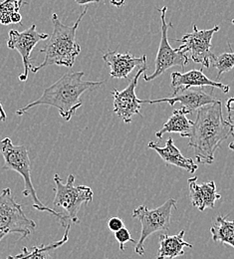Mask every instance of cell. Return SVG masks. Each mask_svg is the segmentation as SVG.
I'll use <instances>...</instances> for the list:
<instances>
[{
  "label": "cell",
  "mask_w": 234,
  "mask_h": 259,
  "mask_svg": "<svg viewBox=\"0 0 234 259\" xmlns=\"http://www.w3.org/2000/svg\"><path fill=\"white\" fill-rule=\"evenodd\" d=\"M230 135L231 126L223 119L222 103L219 100L200 108L189 138V146L195 151L197 162L211 164L216 150Z\"/></svg>",
  "instance_id": "1"
},
{
  "label": "cell",
  "mask_w": 234,
  "mask_h": 259,
  "mask_svg": "<svg viewBox=\"0 0 234 259\" xmlns=\"http://www.w3.org/2000/svg\"><path fill=\"white\" fill-rule=\"evenodd\" d=\"M84 72H71L62 76L57 82L44 90L42 96L16 111L17 116L26 114L37 106H51L57 108L60 116L69 122L83 103L81 96L88 90L99 87L105 81H84Z\"/></svg>",
  "instance_id": "2"
},
{
  "label": "cell",
  "mask_w": 234,
  "mask_h": 259,
  "mask_svg": "<svg viewBox=\"0 0 234 259\" xmlns=\"http://www.w3.org/2000/svg\"><path fill=\"white\" fill-rule=\"evenodd\" d=\"M87 11L88 7L82 11L72 26L63 24L56 13L52 14L53 32L49 36L45 47L40 50V53L45 54V58L41 64L36 67L34 66L31 69L33 73H37L41 69L51 65L64 66L67 68L73 67L76 58L81 52V47L77 41L76 32Z\"/></svg>",
  "instance_id": "3"
},
{
  "label": "cell",
  "mask_w": 234,
  "mask_h": 259,
  "mask_svg": "<svg viewBox=\"0 0 234 259\" xmlns=\"http://www.w3.org/2000/svg\"><path fill=\"white\" fill-rule=\"evenodd\" d=\"M55 197L53 200L54 210L59 214L58 222L62 227H71L79 223L78 212L83 203H90L93 200L94 193L87 186H78L75 184V177L70 175L67 183H62L59 175L54 176Z\"/></svg>",
  "instance_id": "4"
},
{
  "label": "cell",
  "mask_w": 234,
  "mask_h": 259,
  "mask_svg": "<svg viewBox=\"0 0 234 259\" xmlns=\"http://www.w3.org/2000/svg\"><path fill=\"white\" fill-rule=\"evenodd\" d=\"M0 153L4 159V165L2 168L14 170L23 178L25 189L22 194L24 196L32 197L34 208L39 211H47L58 219L59 214L53 208L44 205L37 196L31 180V162L27 148L23 145L15 146L9 138H5L0 142Z\"/></svg>",
  "instance_id": "5"
},
{
  "label": "cell",
  "mask_w": 234,
  "mask_h": 259,
  "mask_svg": "<svg viewBox=\"0 0 234 259\" xmlns=\"http://www.w3.org/2000/svg\"><path fill=\"white\" fill-rule=\"evenodd\" d=\"M176 208V200L173 198L167 199L164 204L155 209H149L145 204L134 208L133 218L138 220L142 225L139 239L134 244L135 253L143 256L146 253L145 242L147 238L155 232L166 231L168 229L172 211Z\"/></svg>",
  "instance_id": "6"
},
{
  "label": "cell",
  "mask_w": 234,
  "mask_h": 259,
  "mask_svg": "<svg viewBox=\"0 0 234 259\" xmlns=\"http://www.w3.org/2000/svg\"><path fill=\"white\" fill-rule=\"evenodd\" d=\"M36 229V224L28 219L22 205L15 201L9 188L0 194V241L9 233H19L26 238Z\"/></svg>",
  "instance_id": "7"
},
{
  "label": "cell",
  "mask_w": 234,
  "mask_h": 259,
  "mask_svg": "<svg viewBox=\"0 0 234 259\" xmlns=\"http://www.w3.org/2000/svg\"><path fill=\"white\" fill-rule=\"evenodd\" d=\"M158 10L161 12V19H162V39H161L160 47L156 57L155 72L151 75H147V74L143 75L144 80L147 82L153 81L158 77L162 76L171 67L179 66L181 68H184L190 60V57L188 56V54L184 53L180 47L172 49L171 46L169 45L168 38H167V31H168V27L170 26V23L168 24L166 20L167 6L159 8Z\"/></svg>",
  "instance_id": "8"
},
{
  "label": "cell",
  "mask_w": 234,
  "mask_h": 259,
  "mask_svg": "<svg viewBox=\"0 0 234 259\" xmlns=\"http://www.w3.org/2000/svg\"><path fill=\"white\" fill-rule=\"evenodd\" d=\"M220 27L218 25L211 29L200 30L197 25H194L193 32L184 34L180 39H174L176 42L182 43L179 47L184 53L191 54V59L205 68H209L214 57L211 52V40L214 33L218 32Z\"/></svg>",
  "instance_id": "9"
},
{
  "label": "cell",
  "mask_w": 234,
  "mask_h": 259,
  "mask_svg": "<svg viewBox=\"0 0 234 259\" xmlns=\"http://www.w3.org/2000/svg\"><path fill=\"white\" fill-rule=\"evenodd\" d=\"M49 36L46 33H39L36 29V25L33 24L30 28L23 32H19L15 29H12L8 34L7 47L12 50H17L21 55L22 62L24 66V72L20 75V81L24 82L27 80L29 72L34 66L31 63V52L34 47L39 41L48 39Z\"/></svg>",
  "instance_id": "10"
},
{
  "label": "cell",
  "mask_w": 234,
  "mask_h": 259,
  "mask_svg": "<svg viewBox=\"0 0 234 259\" xmlns=\"http://www.w3.org/2000/svg\"><path fill=\"white\" fill-rule=\"evenodd\" d=\"M147 69V66L141 68L126 89L122 91L114 89L112 91L114 97V112L125 124H131L134 115L141 116V100L135 95V88L139 77L145 74Z\"/></svg>",
  "instance_id": "11"
},
{
  "label": "cell",
  "mask_w": 234,
  "mask_h": 259,
  "mask_svg": "<svg viewBox=\"0 0 234 259\" xmlns=\"http://www.w3.org/2000/svg\"><path fill=\"white\" fill-rule=\"evenodd\" d=\"M216 101L218 100L213 96L212 93H207L204 87H192L172 92V97L158 100H141V104L153 105L168 103L170 106H173L175 103L179 102L181 104V108H183L189 114H192L201 107L215 103Z\"/></svg>",
  "instance_id": "12"
},
{
  "label": "cell",
  "mask_w": 234,
  "mask_h": 259,
  "mask_svg": "<svg viewBox=\"0 0 234 259\" xmlns=\"http://www.w3.org/2000/svg\"><path fill=\"white\" fill-rule=\"evenodd\" d=\"M103 60L110 67V75L114 79H128L136 68H144L147 56L134 57L130 52L122 54L116 51H108L103 55Z\"/></svg>",
  "instance_id": "13"
},
{
  "label": "cell",
  "mask_w": 234,
  "mask_h": 259,
  "mask_svg": "<svg viewBox=\"0 0 234 259\" xmlns=\"http://www.w3.org/2000/svg\"><path fill=\"white\" fill-rule=\"evenodd\" d=\"M171 87L173 92L178 91L180 89H188L192 87H212L218 88L223 93L227 94L230 90V87L225 84H221L207 78L201 70H191L186 73L172 72L171 73Z\"/></svg>",
  "instance_id": "14"
},
{
  "label": "cell",
  "mask_w": 234,
  "mask_h": 259,
  "mask_svg": "<svg viewBox=\"0 0 234 259\" xmlns=\"http://www.w3.org/2000/svg\"><path fill=\"white\" fill-rule=\"evenodd\" d=\"M198 177L189 179L190 197L192 204L204 211L206 208H213L216 200L221 198V195L217 194L216 186L213 181L198 185Z\"/></svg>",
  "instance_id": "15"
},
{
  "label": "cell",
  "mask_w": 234,
  "mask_h": 259,
  "mask_svg": "<svg viewBox=\"0 0 234 259\" xmlns=\"http://www.w3.org/2000/svg\"><path fill=\"white\" fill-rule=\"evenodd\" d=\"M148 147L149 149L156 151L167 165H174L192 174L196 172L199 168V165L195 163L193 159H188L180 153V151L174 146L171 137L167 139L165 147H161L159 144L154 142H150Z\"/></svg>",
  "instance_id": "16"
},
{
  "label": "cell",
  "mask_w": 234,
  "mask_h": 259,
  "mask_svg": "<svg viewBox=\"0 0 234 259\" xmlns=\"http://www.w3.org/2000/svg\"><path fill=\"white\" fill-rule=\"evenodd\" d=\"M185 234L184 230H181L177 234L167 235L163 234L160 236V249L157 259H174L184 255V248H193V244L186 242L183 239Z\"/></svg>",
  "instance_id": "17"
},
{
  "label": "cell",
  "mask_w": 234,
  "mask_h": 259,
  "mask_svg": "<svg viewBox=\"0 0 234 259\" xmlns=\"http://www.w3.org/2000/svg\"><path fill=\"white\" fill-rule=\"evenodd\" d=\"M189 113L180 107V109L174 110L172 115L163 126V128L156 133V137L163 139V136L166 133H176L179 134L182 138H190L194 122L189 120Z\"/></svg>",
  "instance_id": "18"
},
{
  "label": "cell",
  "mask_w": 234,
  "mask_h": 259,
  "mask_svg": "<svg viewBox=\"0 0 234 259\" xmlns=\"http://www.w3.org/2000/svg\"><path fill=\"white\" fill-rule=\"evenodd\" d=\"M210 233L214 242L230 245L234 248V220L227 221L226 217L218 215L210 227Z\"/></svg>",
  "instance_id": "19"
},
{
  "label": "cell",
  "mask_w": 234,
  "mask_h": 259,
  "mask_svg": "<svg viewBox=\"0 0 234 259\" xmlns=\"http://www.w3.org/2000/svg\"><path fill=\"white\" fill-rule=\"evenodd\" d=\"M71 227H65V232L61 240L55 241L52 243H49L48 245H41V246H35L30 251L24 247L20 254L14 255V256H8L7 259H52L49 254V251H53L56 248H59L64 243H66L69 239V232Z\"/></svg>",
  "instance_id": "20"
},
{
  "label": "cell",
  "mask_w": 234,
  "mask_h": 259,
  "mask_svg": "<svg viewBox=\"0 0 234 259\" xmlns=\"http://www.w3.org/2000/svg\"><path fill=\"white\" fill-rule=\"evenodd\" d=\"M24 0H0V23L3 25L18 24L22 21L19 9Z\"/></svg>",
  "instance_id": "21"
},
{
  "label": "cell",
  "mask_w": 234,
  "mask_h": 259,
  "mask_svg": "<svg viewBox=\"0 0 234 259\" xmlns=\"http://www.w3.org/2000/svg\"><path fill=\"white\" fill-rule=\"evenodd\" d=\"M212 64L217 70V78L220 79L223 73L229 72L234 68V52H224L218 56L213 57Z\"/></svg>",
  "instance_id": "22"
},
{
  "label": "cell",
  "mask_w": 234,
  "mask_h": 259,
  "mask_svg": "<svg viewBox=\"0 0 234 259\" xmlns=\"http://www.w3.org/2000/svg\"><path fill=\"white\" fill-rule=\"evenodd\" d=\"M115 237H116V239L118 240V242L120 244V250L121 251H125V244L128 241H131L134 244L136 243V241L132 238L130 230L125 227L115 232Z\"/></svg>",
  "instance_id": "23"
},
{
  "label": "cell",
  "mask_w": 234,
  "mask_h": 259,
  "mask_svg": "<svg viewBox=\"0 0 234 259\" xmlns=\"http://www.w3.org/2000/svg\"><path fill=\"white\" fill-rule=\"evenodd\" d=\"M226 109H227V122L231 126V136L232 141L229 144V149L234 152V98L228 99L226 103Z\"/></svg>",
  "instance_id": "24"
},
{
  "label": "cell",
  "mask_w": 234,
  "mask_h": 259,
  "mask_svg": "<svg viewBox=\"0 0 234 259\" xmlns=\"http://www.w3.org/2000/svg\"><path fill=\"white\" fill-rule=\"evenodd\" d=\"M125 227L123 221L120 218H112L109 220L108 222V227L112 232H116L118 230H120L121 228Z\"/></svg>",
  "instance_id": "25"
},
{
  "label": "cell",
  "mask_w": 234,
  "mask_h": 259,
  "mask_svg": "<svg viewBox=\"0 0 234 259\" xmlns=\"http://www.w3.org/2000/svg\"><path fill=\"white\" fill-rule=\"evenodd\" d=\"M126 1H128V0H110L111 4L114 6H117V7H122L126 3Z\"/></svg>",
  "instance_id": "26"
},
{
  "label": "cell",
  "mask_w": 234,
  "mask_h": 259,
  "mask_svg": "<svg viewBox=\"0 0 234 259\" xmlns=\"http://www.w3.org/2000/svg\"><path fill=\"white\" fill-rule=\"evenodd\" d=\"M75 1L79 5H85V4H90V3H96V2H99L100 0H75Z\"/></svg>",
  "instance_id": "27"
},
{
  "label": "cell",
  "mask_w": 234,
  "mask_h": 259,
  "mask_svg": "<svg viewBox=\"0 0 234 259\" xmlns=\"http://www.w3.org/2000/svg\"><path fill=\"white\" fill-rule=\"evenodd\" d=\"M0 121H2V122H5V121H6V114H5V112H4V109H3V107H2L1 102H0Z\"/></svg>",
  "instance_id": "28"
},
{
  "label": "cell",
  "mask_w": 234,
  "mask_h": 259,
  "mask_svg": "<svg viewBox=\"0 0 234 259\" xmlns=\"http://www.w3.org/2000/svg\"><path fill=\"white\" fill-rule=\"evenodd\" d=\"M231 23H232V24H233L234 25V19H232V20H231Z\"/></svg>",
  "instance_id": "29"
}]
</instances>
